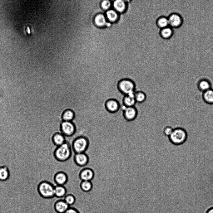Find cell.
I'll return each mask as SVG.
<instances>
[{
  "label": "cell",
  "mask_w": 213,
  "mask_h": 213,
  "mask_svg": "<svg viewBox=\"0 0 213 213\" xmlns=\"http://www.w3.org/2000/svg\"><path fill=\"white\" fill-rule=\"evenodd\" d=\"M63 199L70 207H72L76 202L75 196L73 194L70 193L67 194Z\"/></svg>",
  "instance_id": "484cf974"
},
{
  "label": "cell",
  "mask_w": 213,
  "mask_h": 213,
  "mask_svg": "<svg viewBox=\"0 0 213 213\" xmlns=\"http://www.w3.org/2000/svg\"><path fill=\"white\" fill-rule=\"evenodd\" d=\"M76 135V133L71 142L72 150L75 153L85 152L89 145L88 137L83 133Z\"/></svg>",
  "instance_id": "7a4b0ae2"
},
{
  "label": "cell",
  "mask_w": 213,
  "mask_h": 213,
  "mask_svg": "<svg viewBox=\"0 0 213 213\" xmlns=\"http://www.w3.org/2000/svg\"><path fill=\"white\" fill-rule=\"evenodd\" d=\"M55 185L51 182L44 181L42 182L38 186V191L42 198L46 199L52 198L55 197Z\"/></svg>",
  "instance_id": "5b68a950"
},
{
  "label": "cell",
  "mask_w": 213,
  "mask_h": 213,
  "mask_svg": "<svg viewBox=\"0 0 213 213\" xmlns=\"http://www.w3.org/2000/svg\"><path fill=\"white\" fill-rule=\"evenodd\" d=\"M114 9H110L106 12V16L108 20L111 22H116L119 19V15Z\"/></svg>",
  "instance_id": "ffe728a7"
},
{
  "label": "cell",
  "mask_w": 213,
  "mask_h": 213,
  "mask_svg": "<svg viewBox=\"0 0 213 213\" xmlns=\"http://www.w3.org/2000/svg\"><path fill=\"white\" fill-rule=\"evenodd\" d=\"M73 136L66 137V142L62 145L56 147L53 152L54 158L57 161L64 162L68 160L72 156L73 152L71 147V142Z\"/></svg>",
  "instance_id": "6da1fadb"
},
{
  "label": "cell",
  "mask_w": 213,
  "mask_h": 213,
  "mask_svg": "<svg viewBox=\"0 0 213 213\" xmlns=\"http://www.w3.org/2000/svg\"><path fill=\"white\" fill-rule=\"evenodd\" d=\"M117 87L119 92L124 95L133 94L136 85L134 81L128 78H123L118 81Z\"/></svg>",
  "instance_id": "3957f363"
},
{
  "label": "cell",
  "mask_w": 213,
  "mask_h": 213,
  "mask_svg": "<svg viewBox=\"0 0 213 213\" xmlns=\"http://www.w3.org/2000/svg\"><path fill=\"white\" fill-rule=\"evenodd\" d=\"M74 112L70 109L65 110L62 113V117L63 121H71L74 118Z\"/></svg>",
  "instance_id": "44dd1931"
},
{
  "label": "cell",
  "mask_w": 213,
  "mask_h": 213,
  "mask_svg": "<svg viewBox=\"0 0 213 213\" xmlns=\"http://www.w3.org/2000/svg\"><path fill=\"white\" fill-rule=\"evenodd\" d=\"M134 96L136 102L139 103H143L146 99V93L141 90L135 91L134 93Z\"/></svg>",
  "instance_id": "7402d4cb"
},
{
  "label": "cell",
  "mask_w": 213,
  "mask_h": 213,
  "mask_svg": "<svg viewBox=\"0 0 213 213\" xmlns=\"http://www.w3.org/2000/svg\"><path fill=\"white\" fill-rule=\"evenodd\" d=\"M134 93L124 96L122 100L124 107H130L135 106L136 102L134 98Z\"/></svg>",
  "instance_id": "e0dca14e"
},
{
  "label": "cell",
  "mask_w": 213,
  "mask_h": 213,
  "mask_svg": "<svg viewBox=\"0 0 213 213\" xmlns=\"http://www.w3.org/2000/svg\"><path fill=\"white\" fill-rule=\"evenodd\" d=\"M105 106L107 111L111 113H116L120 108L119 102L114 98L109 99L106 100L105 102Z\"/></svg>",
  "instance_id": "9c48e42d"
},
{
  "label": "cell",
  "mask_w": 213,
  "mask_h": 213,
  "mask_svg": "<svg viewBox=\"0 0 213 213\" xmlns=\"http://www.w3.org/2000/svg\"><path fill=\"white\" fill-rule=\"evenodd\" d=\"M173 129L174 128L171 126H166L163 129V134L165 136L168 137L172 133Z\"/></svg>",
  "instance_id": "f1b7e54d"
},
{
  "label": "cell",
  "mask_w": 213,
  "mask_h": 213,
  "mask_svg": "<svg viewBox=\"0 0 213 213\" xmlns=\"http://www.w3.org/2000/svg\"><path fill=\"white\" fill-rule=\"evenodd\" d=\"M80 186L82 191L87 192L92 190L93 184L91 181H83L81 182Z\"/></svg>",
  "instance_id": "603a6c76"
},
{
  "label": "cell",
  "mask_w": 213,
  "mask_h": 213,
  "mask_svg": "<svg viewBox=\"0 0 213 213\" xmlns=\"http://www.w3.org/2000/svg\"><path fill=\"white\" fill-rule=\"evenodd\" d=\"M59 130L66 137L69 138L75 134L77 129L75 125L72 121H63L60 125Z\"/></svg>",
  "instance_id": "8992f818"
},
{
  "label": "cell",
  "mask_w": 213,
  "mask_h": 213,
  "mask_svg": "<svg viewBox=\"0 0 213 213\" xmlns=\"http://www.w3.org/2000/svg\"><path fill=\"white\" fill-rule=\"evenodd\" d=\"M206 213H213V207L210 209L208 210Z\"/></svg>",
  "instance_id": "1f68e13d"
},
{
  "label": "cell",
  "mask_w": 213,
  "mask_h": 213,
  "mask_svg": "<svg viewBox=\"0 0 213 213\" xmlns=\"http://www.w3.org/2000/svg\"><path fill=\"white\" fill-rule=\"evenodd\" d=\"M156 23L157 26L160 28H163L169 25L168 17H159L157 20Z\"/></svg>",
  "instance_id": "4316f807"
},
{
  "label": "cell",
  "mask_w": 213,
  "mask_h": 213,
  "mask_svg": "<svg viewBox=\"0 0 213 213\" xmlns=\"http://www.w3.org/2000/svg\"><path fill=\"white\" fill-rule=\"evenodd\" d=\"M197 86L199 90L203 92L211 88V84L208 80L202 79L199 81Z\"/></svg>",
  "instance_id": "d6986e66"
},
{
  "label": "cell",
  "mask_w": 213,
  "mask_h": 213,
  "mask_svg": "<svg viewBox=\"0 0 213 213\" xmlns=\"http://www.w3.org/2000/svg\"><path fill=\"white\" fill-rule=\"evenodd\" d=\"M94 177V172L93 170L87 165L83 168L79 174L80 179L82 181H92Z\"/></svg>",
  "instance_id": "30bf717a"
},
{
  "label": "cell",
  "mask_w": 213,
  "mask_h": 213,
  "mask_svg": "<svg viewBox=\"0 0 213 213\" xmlns=\"http://www.w3.org/2000/svg\"><path fill=\"white\" fill-rule=\"evenodd\" d=\"M138 112L135 106L125 107L122 109V115L127 121H131L135 120L137 117Z\"/></svg>",
  "instance_id": "52a82bcc"
},
{
  "label": "cell",
  "mask_w": 213,
  "mask_h": 213,
  "mask_svg": "<svg viewBox=\"0 0 213 213\" xmlns=\"http://www.w3.org/2000/svg\"><path fill=\"white\" fill-rule=\"evenodd\" d=\"M73 160L75 163L78 166L86 167L89 161V158L86 152L74 153Z\"/></svg>",
  "instance_id": "ba28073f"
},
{
  "label": "cell",
  "mask_w": 213,
  "mask_h": 213,
  "mask_svg": "<svg viewBox=\"0 0 213 213\" xmlns=\"http://www.w3.org/2000/svg\"><path fill=\"white\" fill-rule=\"evenodd\" d=\"M67 191L64 186L56 185L54 187V196L60 199H63L67 194Z\"/></svg>",
  "instance_id": "2e32d148"
},
{
  "label": "cell",
  "mask_w": 213,
  "mask_h": 213,
  "mask_svg": "<svg viewBox=\"0 0 213 213\" xmlns=\"http://www.w3.org/2000/svg\"><path fill=\"white\" fill-rule=\"evenodd\" d=\"M64 213H80L79 211L75 207H70Z\"/></svg>",
  "instance_id": "4dcf8cb0"
},
{
  "label": "cell",
  "mask_w": 213,
  "mask_h": 213,
  "mask_svg": "<svg viewBox=\"0 0 213 213\" xmlns=\"http://www.w3.org/2000/svg\"><path fill=\"white\" fill-rule=\"evenodd\" d=\"M68 177L67 174L64 172L60 171L57 172L54 175L53 180L55 185L64 186L67 182Z\"/></svg>",
  "instance_id": "7c38bea8"
},
{
  "label": "cell",
  "mask_w": 213,
  "mask_h": 213,
  "mask_svg": "<svg viewBox=\"0 0 213 213\" xmlns=\"http://www.w3.org/2000/svg\"><path fill=\"white\" fill-rule=\"evenodd\" d=\"M202 98L206 103L213 104V89L211 88L203 92Z\"/></svg>",
  "instance_id": "ac0fdd59"
},
{
  "label": "cell",
  "mask_w": 213,
  "mask_h": 213,
  "mask_svg": "<svg viewBox=\"0 0 213 213\" xmlns=\"http://www.w3.org/2000/svg\"><path fill=\"white\" fill-rule=\"evenodd\" d=\"M9 172L7 168L5 166L0 167V180L5 181L8 178Z\"/></svg>",
  "instance_id": "83f0119b"
},
{
  "label": "cell",
  "mask_w": 213,
  "mask_h": 213,
  "mask_svg": "<svg viewBox=\"0 0 213 213\" xmlns=\"http://www.w3.org/2000/svg\"><path fill=\"white\" fill-rule=\"evenodd\" d=\"M52 140L53 144L56 147L60 146L67 141L66 137L60 132H57L52 135Z\"/></svg>",
  "instance_id": "4fadbf2b"
},
{
  "label": "cell",
  "mask_w": 213,
  "mask_h": 213,
  "mask_svg": "<svg viewBox=\"0 0 213 213\" xmlns=\"http://www.w3.org/2000/svg\"><path fill=\"white\" fill-rule=\"evenodd\" d=\"M54 206L57 213H64L70 207L63 199H59L56 201Z\"/></svg>",
  "instance_id": "5bb4252c"
},
{
  "label": "cell",
  "mask_w": 213,
  "mask_h": 213,
  "mask_svg": "<svg viewBox=\"0 0 213 213\" xmlns=\"http://www.w3.org/2000/svg\"><path fill=\"white\" fill-rule=\"evenodd\" d=\"M111 6V2L109 0H103L101 3V6L102 8L105 10L109 9L110 7Z\"/></svg>",
  "instance_id": "f546056e"
},
{
  "label": "cell",
  "mask_w": 213,
  "mask_h": 213,
  "mask_svg": "<svg viewBox=\"0 0 213 213\" xmlns=\"http://www.w3.org/2000/svg\"><path fill=\"white\" fill-rule=\"evenodd\" d=\"M160 34L163 38L168 39L172 36L173 34V31L171 28L167 27L161 29Z\"/></svg>",
  "instance_id": "cb8c5ba5"
},
{
  "label": "cell",
  "mask_w": 213,
  "mask_h": 213,
  "mask_svg": "<svg viewBox=\"0 0 213 213\" xmlns=\"http://www.w3.org/2000/svg\"><path fill=\"white\" fill-rule=\"evenodd\" d=\"M169 25L171 27L177 28L180 27L182 24L183 19L179 14L174 13L170 14L168 17Z\"/></svg>",
  "instance_id": "8fae6325"
},
{
  "label": "cell",
  "mask_w": 213,
  "mask_h": 213,
  "mask_svg": "<svg viewBox=\"0 0 213 213\" xmlns=\"http://www.w3.org/2000/svg\"><path fill=\"white\" fill-rule=\"evenodd\" d=\"M112 5L114 10L120 14L124 13L127 8V2L124 0H115L112 3Z\"/></svg>",
  "instance_id": "9a60e30c"
},
{
  "label": "cell",
  "mask_w": 213,
  "mask_h": 213,
  "mask_svg": "<svg viewBox=\"0 0 213 213\" xmlns=\"http://www.w3.org/2000/svg\"><path fill=\"white\" fill-rule=\"evenodd\" d=\"M187 138V133L183 128L178 127L174 129L168 137L170 141L174 145H179L184 143Z\"/></svg>",
  "instance_id": "277c9868"
},
{
  "label": "cell",
  "mask_w": 213,
  "mask_h": 213,
  "mask_svg": "<svg viewBox=\"0 0 213 213\" xmlns=\"http://www.w3.org/2000/svg\"><path fill=\"white\" fill-rule=\"evenodd\" d=\"M95 22L97 25L100 27L106 26L107 23L105 17L102 14H98L96 16L95 18Z\"/></svg>",
  "instance_id": "d4e9b609"
}]
</instances>
